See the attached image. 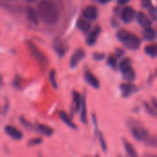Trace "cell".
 Returning a JSON list of instances; mask_svg holds the SVG:
<instances>
[{"label":"cell","instance_id":"7402d4cb","mask_svg":"<svg viewBox=\"0 0 157 157\" xmlns=\"http://www.w3.org/2000/svg\"><path fill=\"white\" fill-rule=\"evenodd\" d=\"M81 115H80V120L82 123L86 124L87 123V117H86V100L85 98H82V104H81Z\"/></svg>","mask_w":157,"mask_h":157},{"label":"cell","instance_id":"ab89813d","mask_svg":"<svg viewBox=\"0 0 157 157\" xmlns=\"http://www.w3.org/2000/svg\"><path fill=\"white\" fill-rule=\"evenodd\" d=\"M6 1H9V0H6Z\"/></svg>","mask_w":157,"mask_h":157},{"label":"cell","instance_id":"cb8c5ba5","mask_svg":"<svg viewBox=\"0 0 157 157\" xmlns=\"http://www.w3.org/2000/svg\"><path fill=\"white\" fill-rule=\"evenodd\" d=\"M131 63H132V61L130 58H124L121 60V62L120 63V69L121 71H124L125 69L131 67Z\"/></svg>","mask_w":157,"mask_h":157},{"label":"cell","instance_id":"3957f363","mask_svg":"<svg viewBox=\"0 0 157 157\" xmlns=\"http://www.w3.org/2000/svg\"><path fill=\"white\" fill-rule=\"evenodd\" d=\"M26 44H27V47L29 49V52L30 55L37 61V63L42 68V70H44L45 67L48 65V59H47V57L44 55V53L32 41L27 40Z\"/></svg>","mask_w":157,"mask_h":157},{"label":"cell","instance_id":"7a4b0ae2","mask_svg":"<svg viewBox=\"0 0 157 157\" xmlns=\"http://www.w3.org/2000/svg\"><path fill=\"white\" fill-rule=\"evenodd\" d=\"M118 39L124 43V45L131 49V50H136L140 47L141 45V40L134 34L125 30V29H121L117 33Z\"/></svg>","mask_w":157,"mask_h":157},{"label":"cell","instance_id":"f35d334b","mask_svg":"<svg viewBox=\"0 0 157 157\" xmlns=\"http://www.w3.org/2000/svg\"><path fill=\"white\" fill-rule=\"evenodd\" d=\"M95 157H99V155H96Z\"/></svg>","mask_w":157,"mask_h":157},{"label":"cell","instance_id":"7c38bea8","mask_svg":"<svg viewBox=\"0 0 157 157\" xmlns=\"http://www.w3.org/2000/svg\"><path fill=\"white\" fill-rule=\"evenodd\" d=\"M100 31H101V29H100V27H96L90 33H89V35H88V37H87V39H86V42H87V44L88 45H94L95 43H96V41H97V40H98V35L100 34Z\"/></svg>","mask_w":157,"mask_h":157},{"label":"cell","instance_id":"52a82bcc","mask_svg":"<svg viewBox=\"0 0 157 157\" xmlns=\"http://www.w3.org/2000/svg\"><path fill=\"white\" fill-rule=\"evenodd\" d=\"M98 8L95 6H89L83 11V16L88 20H95L98 17Z\"/></svg>","mask_w":157,"mask_h":157},{"label":"cell","instance_id":"603a6c76","mask_svg":"<svg viewBox=\"0 0 157 157\" xmlns=\"http://www.w3.org/2000/svg\"><path fill=\"white\" fill-rule=\"evenodd\" d=\"M145 52H146V53H147L149 56H151V57L155 58L157 54L156 45H155V44H152V45H147V46L145 47Z\"/></svg>","mask_w":157,"mask_h":157},{"label":"cell","instance_id":"d4e9b609","mask_svg":"<svg viewBox=\"0 0 157 157\" xmlns=\"http://www.w3.org/2000/svg\"><path fill=\"white\" fill-rule=\"evenodd\" d=\"M55 50L57 51V52L59 53L60 56L63 55L65 51H66V47H64V44L63 42H60V43H57L55 44Z\"/></svg>","mask_w":157,"mask_h":157},{"label":"cell","instance_id":"2e32d148","mask_svg":"<svg viewBox=\"0 0 157 157\" xmlns=\"http://www.w3.org/2000/svg\"><path fill=\"white\" fill-rule=\"evenodd\" d=\"M81 104H82V97H81V95L78 92L74 91V94H73V107H74V111L75 112H77L80 109Z\"/></svg>","mask_w":157,"mask_h":157},{"label":"cell","instance_id":"9c48e42d","mask_svg":"<svg viewBox=\"0 0 157 157\" xmlns=\"http://www.w3.org/2000/svg\"><path fill=\"white\" fill-rule=\"evenodd\" d=\"M121 90V93H122V96L127 98V97H130L132 94H133L135 91H136V86L131 83H125V84H121V86H120Z\"/></svg>","mask_w":157,"mask_h":157},{"label":"cell","instance_id":"ffe728a7","mask_svg":"<svg viewBox=\"0 0 157 157\" xmlns=\"http://www.w3.org/2000/svg\"><path fill=\"white\" fill-rule=\"evenodd\" d=\"M122 75H123L124 79L128 82H132L135 79V73H134L133 69L132 68V66L125 69L124 71H122Z\"/></svg>","mask_w":157,"mask_h":157},{"label":"cell","instance_id":"60d3db41","mask_svg":"<svg viewBox=\"0 0 157 157\" xmlns=\"http://www.w3.org/2000/svg\"><path fill=\"white\" fill-rule=\"evenodd\" d=\"M119 157H121V156H119Z\"/></svg>","mask_w":157,"mask_h":157},{"label":"cell","instance_id":"4dcf8cb0","mask_svg":"<svg viewBox=\"0 0 157 157\" xmlns=\"http://www.w3.org/2000/svg\"><path fill=\"white\" fill-rule=\"evenodd\" d=\"M144 106H145V109H147V111H148V113H149L150 115H152V116H155V110L153 109L147 103H144Z\"/></svg>","mask_w":157,"mask_h":157},{"label":"cell","instance_id":"d6a6232c","mask_svg":"<svg viewBox=\"0 0 157 157\" xmlns=\"http://www.w3.org/2000/svg\"><path fill=\"white\" fill-rule=\"evenodd\" d=\"M104 57H105V55H104V53H95L94 54V59L95 60H103L104 59Z\"/></svg>","mask_w":157,"mask_h":157},{"label":"cell","instance_id":"44dd1931","mask_svg":"<svg viewBox=\"0 0 157 157\" xmlns=\"http://www.w3.org/2000/svg\"><path fill=\"white\" fill-rule=\"evenodd\" d=\"M60 119L62 120V121H63L67 126H69L70 128H72V129H74V130H75L76 129V126H75V124L71 121V119L68 117V115L64 112V111H62V112H60Z\"/></svg>","mask_w":157,"mask_h":157},{"label":"cell","instance_id":"8fae6325","mask_svg":"<svg viewBox=\"0 0 157 157\" xmlns=\"http://www.w3.org/2000/svg\"><path fill=\"white\" fill-rule=\"evenodd\" d=\"M85 78H86V81L91 86H93L94 88H99V81H98V79L91 73V72H88V71H86V73H85Z\"/></svg>","mask_w":157,"mask_h":157},{"label":"cell","instance_id":"e0dca14e","mask_svg":"<svg viewBox=\"0 0 157 157\" xmlns=\"http://www.w3.org/2000/svg\"><path fill=\"white\" fill-rule=\"evenodd\" d=\"M155 37H156V32L153 28H151V27L144 28V40L151 41V40H154L155 39Z\"/></svg>","mask_w":157,"mask_h":157},{"label":"cell","instance_id":"8d00e7d4","mask_svg":"<svg viewBox=\"0 0 157 157\" xmlns=\"http://www.w3.org/2000/svg\"><path fill=\"white\" fill-rule=\"evenodd\" d=\"M100 3H102V4H106V3H109V2H110L111 0H98Z\"/></svg>","mask_w":157,"mask_h":157},{"label":"cell","instance_id":"5bb4252c","mask_svg":"<svg viewBox=\"0 0 157 157\" xmlns=\"http://www.w3.org/2000/svg\"><path fill=\"white\" fill-rule=\"evenodd\" d=\"M93 121H94V124L96 125V133H97V136H98V142L100 144V146L102 148V150L104 152H107L108 150V147H107V144H106V141L102 135V133L98 130V126H97V120H96V117L93 116Z\"/></svg>","mask_w":157,"mask_h":157},{"label":"cell","instance_id":"30bf717a","mask_svg":"<svg viewBox=\"0 0 157 157\" xmlns=\"http://www.w3.org/2000/svg\"><path fill=\"white\" fill-rule=\"evenodd\" d=\"M136 18L138 23L143 27V28H149L152 26V20L143 12H139L136 15Z\"/></svg>","mask_w":157,"mask_h":157},{"label":"cell","instance_id":"f546056e","mask_svg":"<svg viewBox=\"0 0 157 157\" xmlns=\"http://www.w3.org/2000/svg\"><path fill=\"white\" fill-rule=\"evenodd\" d=\"M149 13H150V16L153 17V19H156V8L155 6H152L150 7V10H149Z\"/></svg>","mask_w":157,"mask_h":157},{"label":"cell","instance_id":"83f0119b","mask_svg":"<svg viewBox=\"0 0 157 157\" xmlns=\"http://www.w3.org/2000/svg\"><path fill=\"white\" fill-rule=\"evenodd\" d=\"M42 143V139L38 137V138H34L29 141V146H35V145H39Z\"/></svg>","mask_w":157,"mask_h":157},{"label":"cell","instance_id":"836d02e7","mask_svg":"<svg viewBox=\"0 0 157 157\" xmlns=\"http://www.w3.org/2000/svg\"><path fill=\"white\" fill-rule=\"evenodd\" d=\"M131 0H118V3L121 4V5H125L127 3H129Z\"/></svg>","mask_w":157,"mask_h":157},{"label":"cell","instance_id":"d6986e66","mask_svg":"<svg viewBox=\"0 0 157 157\" xmlns=\"http://www.w3.org/2000/svg\"><path fill=\"white\" fill-rule=\"evenodd\" d=\"M77 28L84 33H86L91 29V24L86 19H79L77 22Z\"/></svg>","mask_w":157,"mask_h":157},{"label":"cell","instance_id":"4fadbf2b","mask_svg":"<svg viewBox=\"0 0 157 157\" xmlns=\"http://www.w3.org/2000/svg\"><path fill=\"white\" fill-rule=\"evenodd\" d=\"M35 129L36 131H38L39 132H40L41 134L45 135V136H51L53 133V130L45 124H41V123H38L35 125Z\"/></svg>","mask_w":157,"mask_h":157},{"label":"cell","instance_id":"1f68e13d","mask_svg":"<svg viewBox=\"0 0 157 157\" xmlns=\"http://www.w3.org/2000/svg\"><path fill=\"white\" fill-rule=\"evenodd\" d=\"M141 3H142V6L145 8L151 6V0H141Z\"/></svg>","mask_w":157,"mask_h":157},{"label":"cell","instance_id":"5b68a950","mask_svg":"<svg viewBox=\"0 0 157 157\" xmlns=\"http://www.w3.org/2000/svg\"><path fill=\"white\" fill-rule=\"evenodd\" d=\"M135 17V11L132 6H125L121 11V19L125 23L132 22Z\"/></svg>","mask_w":157,"mask_h":157},{"label":"cell","instance_id":"9a60e30c","mask_svg":"<svg viewBox=\"0 0 157 157\" xmlns=\"http://www.w3.org/2000/svg\"><path fill=\"white\" fill-rule=\"evenodd\" d=\"M27 17L30 20V22H32L33 24L37 25L39 23V16H38L37 11L34 8H32L30 6H29L27 8Z\"/></svg>","mask_w":157,"mask_h":157},{"label":"cell","instance_id":"e575fe53","mask_svg":"<svg viewBox=\"0 0 157 157\" xmlns=\"http://www.w3.org/2000/svg\"><path fill=\"white\" fill-rule=\"evenodd\" d=\"M116 53H117V55H118V56H121L124 52H123V51H122V50L117 49V50H116Z\"/></svg>","mask_w":157,"mask_h":157},{"label":"cell","instance_id":"ac0fdd59","mask_svg":"<svg viewBox=\"0 0 157 157\" xmlns=\"http://www.w3.org/2000/svg\"><path fill=\"white\" fill-rule=\"evenodd\" d=\"M123 143H124V148H125V150H126V152H127V154H128L129 156L139 157L137 152H136V150H135V148L132 146V144L130 142H128L126 140H123Z\"/></svg>","mask_w":157,"mask_h":157},{"label":"cell","instance_id":"74e56055","mask_svg":"<svg viewBox=\"0 0 157 157\" xmlns=\"http://www.w3.org/2000/svg\"><path fill=\"white\" fill-rule=\"evenodd\" d=\"M27 1H28V2H34L35 0H27Z\"/></svg>","mask_w":157,"mask_h":157},{"label":"cell","instance_id":"d590c367","mask_svg":"<svg viewBox=\"0 0 157 157\" xmlns=\"http://www.w3.org/2000/svg\"><path fill=\"white\" fill-rule=\"evenodd\" d=\"M144 157H157L155 155H154V154H146Z\"/></svg>","mask_w":157,"mask_h":157},{"label":"cell","instance_id":"4316f807","mask_svg":"<svg viewBox=\"0 0 157 157\" xmlns=\"http://www.w3.org/2000/svg\"><path fill=\"white\" fill-rule=\"evenodd\" d=\"M50 80H51V83L52 85V86L54 88H57L58 86H57V81H56V74L54 71H51L50 73Z\"/></svg>","mask_w":157,"mask_h":157},{"label":"cell","instance_id":"484cf974","mask_svg":"<svg viewBox=\"0 0 157 157\" xmlns=\"http://www.w3.org/2000/svg\"><path fill=\"white\" fill-rule=\"evenodd\" d=\"M108 64L111 68H116V66H117V59H116V57L113 56V55H109V59H108Z\"/></svg>","mask_w":157,"mask_h":157},{"label":"cell","instance_id":"8992f818","mask_svg":"<svg viewBox=\"0 0 157 157\" xmlns=\"http://www.w3.org/2000/svg\"><path fill=\"white\" fill-rule=\"evenodd\" d=\"M86 52L84 50L82 49H78L75 51V52L73 54V56L71 57V61H70V65L72 68H75L77 66V64L80 63V61L85 57Z\"/></svg>","mask_w":157,"mask_h":157},{"label":"cell","instance_id":"6da1fadb","mask_svg":"<svg viewBox=\"0 0 157 157\" xmlns=\"http://www.w3.org/2000/svg\"><path fill=\"white\" fill-rule=\"evenodd\" d=\"M39 17L49 25L55 24L60 17V11L56 4L51 0H42L38 4Z\"/></svg>","mask_w":157,"mask_h":157},{"label":"cell","instance_id":"277c9868","mask_svg":"<svg viewBox=\"0 0 157 157\" xmlns=\"http://www.w3.org/2000/svg\"><path fill=\"white\" fill-rule=\"evenodd\" d=\"M130 124H131V132L134 139L145 143L150 138L151 134L144 127L141 126L139 123H136L135 121H132Z\"/></svg>","mask_w":157,"mask_h":157},{"label":"cell","instance_id":"f1b7e54d","mask_svg":"<svg viewBox=\"0 0 157 157\" xmlns=\"http://www.w3.org/2000/svg\"><path fill=\"white\" fill-rule=\"evenodd\" d=\"M20 122H21V123H22V125H23L24 127H26L27 129H29V130H32V129H31V128H33V127H32V125H31V124H30L27 120H25L23 117H21V118H20Z\"/></svg>","mask_w":157,"mask_h":157},{"label":"cell","instance_id":"ba28073f","mask_svg":"<svg viewBox=\"0 0 157 157\" xmlns=\"http://www.w3.org/2000/svg\"><path fill=\"white\" fill-rule=\"evenodd\" d=\"M6 133L14 140H21L23 138V133L14 126H6L5 128Z\"/></svg>","mask_w":157,"mask_h":157}]
</instances>
